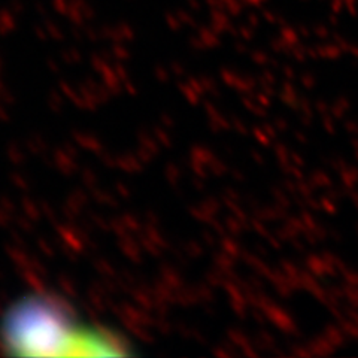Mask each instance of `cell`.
<instances>
[{"label": "cell", "mask_w": 358, "mask_h": 358, "mask_svg": "<svg viewBox=\"0 0 358 358\" xmlns=\"http://www.w3.org/2000/svg\"><path fill=\"white\" fill-rule=\"evenodd\" d=\"M0 343L13 355L120 357L129 343L106 329L78 318L60 299L26 296L10 306L0 322Z\"/></svg>", "instance_id": "cell-1"}]
</instances>
